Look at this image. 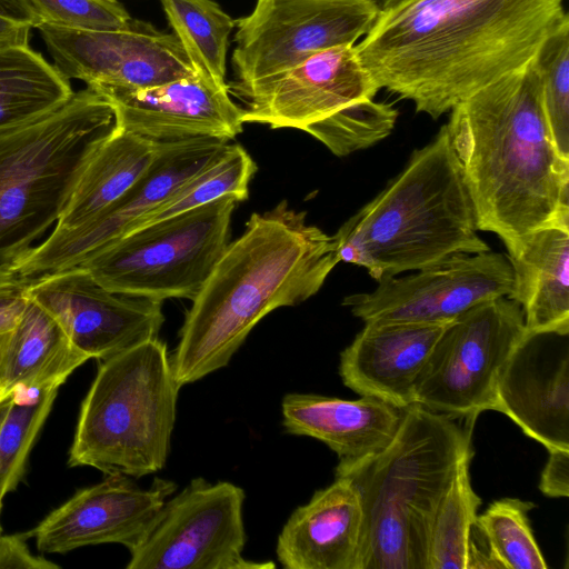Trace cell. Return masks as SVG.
Segmentation results:
<instances>
[{
  "label": "cell",
  "instance_id": "obj_1",
  "mask_svg": "<svg viewBox=\"0 0 569 569\" xmlns=\"http://www.w3.org/2000/svg\"><path fill=\"white\" fill-rule=\"evenodd\" d=\"M567 20L565 0H407L355 47L378 89L438 119L532 60Z\"/></svg>",
  "mask_w": 569,
  "mask_h": 569
},
{
  "label": "cell",
  "instance_id": "obj_2",
  "mask_svg": "<svg viewBox=\"0 0 569 569\" xmlns=\"http://www.w3.org/2000/svg\"><path fill=\"white\" fill-rule=\"evenodd\" d=\"M446 126L478 231L508 247L569 227V160L555 144L533 59L455 107Z\"/></svg>",
  "mask_w": 569,
  "mask_h": 569
},
{
  "label": "cell",
  "instance_id": "obj_3",
  "mask_svg": "<svg viewBox=\"0 0 569 569\" xmlns=\"http://www.w3.org/2000/svg\"><path fill=\"white\" fill-rule=\"evenodd\" d=\"M339 262L332 236L286 200L251 214L186 313L170 356L178 386L226 367L263 317L316 295Z\"/></svg>",
  "mask_w": 569,
  "mask_h": 569
},
{
  "label": "cell",
  "instance_id": "obj_4",
  "mask_svg": "<svg viewBox=\"0 0 569 569\" xmlns=\"http://www.w3.org/2000/svg\"><path fill=\"white\" fill-rule=\"evenodd\" d=\"M457 419L412 403L382 450L339 460L335 475L355 486L362 507L358 569H428L437 506L460 462L473 453L476 419Z\"/></svg>",
  "mask_w": 569,
  "mask_h": 569
},
{
  "label": "cell",
  "instance_id": "obj_5",
  "mask_svg": "<svg viewBox=\"0 0 569 569\" xmlns=\"http://www.w3.org/2000/svg\"><path fill=\"white\" fill-rule=\"evenodd\" d=\"M447 126L413 150L405 168L332 236L340 262L376 281L457 253L489 251Z\"/></svg>",
  "mask_w": 569,
  "mask_h": 569
},
{
  "label": "cell",
  "instance_id": "obj_6",
  "mask_svg": "<svg viewBox=\"0 0 569 569\" xmlns=\"http://www.w3.org/2000/svg\"><path fill=\"white\" fill-rule=\"evenodd\" d=\"M113 126L111 103L87 87L60 107L0 130V264L21 257L57 223Z\"/></svg>",
  "mask_w": 569,
  "mask_h": 569
},
{
  "label": "cell",
  "instance_id": "obj_7",
  "mask_svg": "<svg viewBox=\"0 0 569 569\" xmlns=\"http://www.w3.org/2000/svg\"><path fill=\"white\" fill-rule=\"evenodd\" d=\"M180 389L158 337L100 361L80 407L69 466L131 478L160 471Z\"/></svg>",
  "mask_w": 569,
  "mask_h": 569
},
{
  "label": "cell",
  "instance_id": "obj_8",
  "mask_svg": "<svg viewBox=\"0 0 569 569\" xmlns=\"http://www.w3.org/2000/svg\"><path fill=\"white\" fill-rule=\"evenodd\" d=\"M238 202L224 196L134 229L78 266L111 292L192 300L229 244Z\"/></svg>",
  "mask_w": 569,
  "mask_h": 569
},
{
  "label": "cell",
  "instance_id": "obj_9",
  "mask_svg": "<svg viewBox=\"0 0 569 569\" xmlns=\"http://www.w3.org/2000/svg\"><path fill=\"white\" fill-rule=\"evenodd\" d=\"M526 332L521 307L507 297L462 312L428 356L415 383V403L465 419L493 410L500 370Z\"/></svg>",
  "mask_w": 569,
  "mask_h": 569
},
{
  "label": "cell",
  "instance_id": "obj_10",
  "mask_svg": "<svg viewBox=\"0 0 569 569\" xmlns=\"http://www.w3.org/2000/svg\"><path fill=\"white\" fill-rule=\"evenodd\" d=\"M243 489L193 478L169 497L140 538L128 548L127 569H267L273 562L242 557L246 545Z\"/></svg>",
  "mask_w": 569,
  "mask_h": 569
},
{
  "label": "cell",
  "instance_id": "obj_11",
  "mask_svg": "<svg viewBox=\"0 0 569 569\" xmlns=\"http://www.w3.org/2000/svg\"><path fill=\"white\" fill-rule=\"evenodd\" d=\"M228 88L246 103L244 123L298 129L328 149L340 120L379 90L355 44L319 51L279 73Z\"/></svg>",
  "mask_w": 569,
  "mask_h": 569
},
{
  "label": "cell",
  "instance_id": "obj_12",
  "mask_svg": "<svg viewBox=\"0 0 569 569\" xmlns=\"http://www.w3.org/2000/svg\"><path fill=\"white\" fill-rule=\"evenodd\" d=\"M379 11L376 0H257L251 13L236 20L233 82H254L319 51L353 46Z\"/></svg>",
  "mask_w": 569,
  "mask_h": 569
},
{
  "label": "cell",
  "instance_id": "obj_13",
  "mask_svg": "<svg viewBox=\"0 0 569 569\" xmlns=\"http://www.w3.org/2000/svg\"><path fill=\"white\" fill-rule=\"evenodd\" d=\"M37 29L57 70L96 91H133L196 74L177 36L150 22L130 18L114 30L42 22Z\"/></svg>",
  "mask_w": 569,
  "mask_h": 569
},
{
  "label": "cell",
  "instance_id": "obj_14",
  "mask_svg": "<svg viewBox=\"0 0 569 569\" xmlns=\"http://www.w3.org/2000/svg\"><path fill=\"white\" fill-rule=\"evenodd\" d=\"M229 141L193 139L157 143L156 154L141 177L91 221L54 230L39 246L12 261L27 278L80 264L108 243L130 232L143 217L173 196L213 160Z\"/></svg>",
  "mask_w": 569,
  "mask_h": 569
},
{
  "label": "cell",
  "instance_id": "obj_15",
  "mask_svg": "<svg viewBox=\"0 0 569 569\" xmlns=\"http://www.w3.org/2000/svg\"><path fill=\"white\" fill-rule=\"evenodd\" d=\"M511 290L508 257L489 250L452 254L408 276L382 279L373 291L347 296L342 305L363 322L447 323Z\"/></svg>",
  "mask_w": 569,
  "mask_h": 569
},
{
  "label": "cell",
  "instance_id": "obj_16",
  "mask_svg": "<svg viewBox=\"0 0 569 569\" xmlns=\"http://www.w3.org/2000/svg\"><path fill=\"white\" fill-rule=\"evenodd\" d=\"M28 296L99 361L157 338L164 322L161 301L111 292L79 266L33 278Z\"/></svg>",
  "mask_w": 569,
  "mask_h": 569
},
{
  "label": "cell",
  "instance_id": "obj_17",
  "mask_svg": "<svg viewBox=\"0 0 569 569\" xmlns=\"http://www.w3.org/2000/svg\"><path fill=\"white\" fill-rule=\"evenodd\" d=\"M176 489L168 479L154 478L142 488L129 476L110 473L101 482L78 490L24 535L34 538L39 551L46 553L103 543L128 549Z\"/></svg>",
  "mask_w": 569,
  "mask_h": 569
},
{
  "label": "cell",
  "instance_id": "obj_18",
  "mask_svg": "<svg viewBox=\"0 0 569 569\" xmlns=\"http://www.w3.org/2000/svg\"><path fill=\"white\" fill-rule=\"evenodd\" d=\"M98 92L111 103L117 127L152 142L229 141L243 130V109L228 83L198 73L147 89Z\"/></svg>",
  "mask_w": 569,
  "mask_h": 569
},
{
  "label": "cell",
  "instance_id": "obj_19",
  "mask_svg": "<svg viewBox=\"0 0 569 569\" xmlns=\"http://www.w3.org/2000/svg\"><path fill=\"white\" fill-rule=\"evenodd\" d=\"M553 333H528L498 376L493 410L548 451H569V348Z\"/></svg>",
  "mask_w": 569,
  "mask_h": 569
},
{
  "label": "cell",
  "instance_id": "obj_20",
  "mask_svg": "<svg viewBox=\"0 0 569 569\" xmlns=\"http://www.w3.org/2000/svg\"><path fill=\"white\" fill-rule=\"evenodd\" d=\"M447 323L368 321L340 353L339 375L359 396L403 409Z\"/></svg>",
  "mask_w": 569,
  "mask_h": 569
},
{
  "label": "cell",
  "instance_id": "obj_21",
  "mask_svg": "<svg viewBox=\"0 0 569 569\" xmlns=\"http://www.w3.org/2000/svg\"><path fill=\"white\" fill-rule=\"evenodd\" d=\"M361 527L357 489L336 477L290 515L277 540L278 561L286 569H358Z\"/></svg>",
  "mask_w": 569,
  "mask_h": 569
},
{
  "label": "cell",
  "instance_id": "obj_22",
  "mask_svg": "<svg viewBox=\"0 0 569 569\" xmlns=\"http://www.w3.org/2000/svg\"><path fill=\"white\" fill-rule=\"evenodd\" d=\"M286 432L318 439L339 460H357L382 450L395 437L402 409L373 398L340 399L288 393L281 402Z\"/></svg>",
  "mask_w": 569,
  "mask_h": 569
},
{
  "label": "cell",
  "instance_id": "obj_23",
  "mask_svg": "<svg viewBox=\"0 0 569 569\" xmlns=\"http://www.w3.org/2000/svg\"><path fill=\"white\" fill-rule=\"evenodd\" d=\"M506 248L512 270L507 298L521 307L526 331L569 335V227H545Z\"/></svg>",
  "mask_w": 569,
  "mask_h": 569
},
{
  "label": "cell",
  "instance_id": "obj_24",
  "mask_svg": "<svg viewBox=\"0 0 569 569\" xmlns=\"http://www.w3.org/2000/svg\"><path fill=\"white\" fill-rule=\"evenodd\" d=\"M87 360L60 323L29 298L9 331L1 370L2 393L18 387H60Z\"/></svg>",
  "mask_w": 569,
  "mask_h": 569
},
{
  "label": "cell",
  "instance_id": "obj_25",
  "mask_svg": "<svg viewBox=\"0 0 569 569\" xmlns=\"http://www.w3.org/2000/svg\"><path fill=\"white\" fill-rule=\"evenodd\" d=\"M156 151L157 142L114 124L87 162L54 230L74 229L102 213L141 177Z\"/></svg>",
  "mask_w": 569,
  "mask_h": 569
},
{
  "label": "cell",
  "instance_id": "obj_26",
  "mask_svg": "<svg viewBox=\"0 0 569 569\" xmlns=\"http://www.w3.org/2000/svg\"><path fill=\"white\" fill-rule=\"evenodd\" d=\"M73 92L69 80L29 44L0 48V130L60 107Z\"/></svg>",
  "mask_w": 569,
  "mask_h": 569
},
{
  "label": "cell",
  "instance_id": "obj_27",
  "mask_svg": "<svg viewBox=\"0 0 569 569\" xmlns=\"http://www.w3.org/2000/svg\"><path fill=\"white\" fill-rule=\"evenodd\" d=\"M160 3L194 72L227 84L226 58L236 20L214 0H160Z\"/></svg>",
  "mask_w": 569,
  "mask_h": 569
},
{
  "label": "cell",
  "instance_id": "obj_28",
  "mask_svg": "<svg viewBox=\"0 0 569 569\" xmlns=\"http://www.w3.org/2000/svg\"><path fill=\"white\" fill-rule=\"evenodd\" d=\"M468 455L443 492L430 527L428 569H468L470 536L481 499L473 491Z\"/></svg>",
  "mask_w": 569,
  "mask_h": 569
},
{
  "label": "cell",
  "instance_id": "obj_29",
  "mask_svg": "<svg viewBox=\"0 0 569 569\" xmlns=\"http://www.w3.org/2000/svg\"><path fill=\"white\" fill-rule=\"evenodd\" d=\"M257 166L238 143H227L221 152L192 176L173 196L149 212L132 229L201 207L224 196L248 198V187ZM131 230V231H132Z\"/></svg>",
  "mask_w": 569,
  "mask_h": 569
},
{
  "label": "cell",
  "instance_id": "obj_30",
  "mask_svg": "<svg viewBox=\"0 0 569 569\" xmlns=\"http://www.w3.org/2000/svg\"><path fill=\"white\" fill-rule=\"evenodd\" d=\"M58 386L18 387L0 428V500L22 479L30 450L46 422Z\"/></svg>",
  "mask_w": 569,
  "mask_h": 569
},
{
  "label": "cell",
  "instance_id": "obj_31",
  "mask_svg": "<svg viewBox=\"0 0 569 569\" xmlns=\"http://www.w3.org/2000/svg\"><path fill=\"white\" fill-rule=\"evenodd\" d=\"M533 507L532 502L518 498H503L477 515L476 525L488 540L500 568H548L527 516Z\"/></svg>",
  "mask_w": 569,
  "mask_h": 569
},
{
  "label": "cell",
  "instance_id": "obj_32",
  "mask_svg": "<svg viewBox=\"0 0 569 569\" xmlns=\"http://www.w3.org/2000/svg\"><path fill=\"white\" fill-rule=\"evenodd\" d=\"M533 63L555 144L569 160V20L542 42Z\"/></svg>",
  "mask_w": 569,
  "mask_h": 569
},
{
  "label": "cell",
  "instance_id": "obj_33",
  "mask_svg": "<svg viewBox=\"0 0 569 569\" xmlns=\"http://www.w3.org/2000/svg\"><path fill=\"white\" fill-rule=\"evenodd\" d=\"M41 23L80 30H114L131 18L117 0H29Z\"/></svg>",
  "mask_w": 569,
  "mask_h": 569
},
{
  "label": "cell",
  "instance_id": "obj_34",
  "mask_svg": "<svg viewBox=\"0 0 569 569\" xmlns=\"http://www.w3.org/2000/svg\"><path fill=\"white\" fill-rule=\"evenodd\" d=\"M31 281L12 262L0 264V333L10 331L18 322L29 300Z\"/></svg>",
  "mask_w": 569,
  "mask_h": 569
},
{
  "label": "cell",
  "instance_id": "obj_35",
  "mask_svg": "<svg viewBox=\"0 0 569 569\" xmlns=\"http://www.w3.org/2000/svg\"><path fill=\"white\" fill-rule=\"evenodd\" d=\"M27 536L0 533V569H59L54 562L34 556L26 543Z\"/></svg>",
  "mask_w": 569,
  "mask_h": 569
},
{
  "label": "cell",
  "instance_id": "obj_36",
  "mask_svg": "<svg viewBox=\"0 0 569 569\" xmlns=\"http://www.w3.org/2000/svg\"><path fill=\"white\" fill-rule=\"evenodd\" d=\"M539 489L552 498L569 496V451L551 450L542 470Z\"/></svg>",
  "mask_w": 569,
  "mask_h": 569
},
{
  "label": "cell",
  "instance_id": "obj_37",
  "mask_svg": "<svg viewBox=\"0 0 569 569\" xmlns=\"http://www.w3.org/2000/svg\"><path fill=\"white\" fill-rule=\"evenodd\" d=\"M0 16L37 28L41 20L29 0H0Z\"/></svg>",
  "mask_w": 569,
  "mask_h": 569
},
{
  "label": "cell",
  "instance_id": "obj_38",
  "mask_svg": "<svg viewBox=\"0 0 569 569\" xmlns=\"http://www.w3.org/2000/svg\"><path fill=\"white\" fill-rule=\"evenodd\" d=\"M31 26L0 16V48L29 44Z\"/></svg>",
  "mask_w": 569,
  "mask_h": 569
},
{
  "label": "cell",
  "instance_id": "obj_39",
  "mask_svg": "<svg viewBox=\"0 0 569 569\" xmlns=\"http://www.w3.org/2000/svg\"><path fill=\"white\" fill-rule=\"evenodd\" d=\"M12 401V392L0 398V428Z\"/></svg>",
  "mask_w": 569,
  "mask_h": 569
},
{
  "label": "cell",
  "instance_id": "obj_40",
  "mask_svg": "<svg viewBox=\"0 0 569 569\" xmlns=\"http://www.w3.org/2000/svg\"><path fill=\"white\" fill-rule=\"evenodd\" d=\"M8 333H9V331L0 333V398L4 396L2 393V389H1V370H2V359H3L4 348H6V343H7V339H8Z\"/></svg>",
  "mask_w": 569,
  "mask_h": 569
},
{
  "label": "cell",
  "instance_id": "obj_41",
  "mask_svg": "<svg viewBox=\"0 0 569 569\" xmlns=\"http://www.w3.org/2000/svg\"><path fill=\"white\" fill-rule=\"evenodd\" d=\"M376 1L378 2L380 10H382V9H388V8L395 7V6L402 3L407 0H376Z\"/></svg>",
  "mask_w": 569,
  "mask_h": 569
},
{
  "label": "cell",
  "instance_id": "obj_42",
  "mask_svg": "<svg viewBox=\"0 0 569 569\" xmlns=\"http://www.w3.org/2000/svg\"><path fill=\"white\" fill-rule=\"evenodd\" d=\"M1 506H2V501L0 500V515H1ZM0 533H1V526H0Z\"/></svg>",
  "mask_w": 569,
  "mask_h": 569
}]
</instances>
